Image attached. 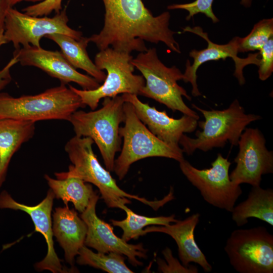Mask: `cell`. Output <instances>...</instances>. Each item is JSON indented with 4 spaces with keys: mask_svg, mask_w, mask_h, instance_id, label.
I'll use <instances>...</instances> for the list:
<instances>
[{
    "mask_svg": "<svg viewBox=\"0 0 273 273\" xmlns=\"http://www.w3.org/2000/svg\"><path fill=\"white\" fill-rule=\"evenodd\" d=\"M105 8L104 24L98 34L88 37L100 51L110 46L130 53L148 49L144 40L163 42L171 50L180 53L174 38L176 33L169 28L170 13L166 11L154 16L142 0H102Z\"/></svg>",
    "mask_w": 273,
    "mask_h": 273,
    "instance_id": "1",
    "label": "cell"
},
{
    "mask_svg": "<svg viewBox=\"0 0 273 273\" xmlns=\"http://www.w3.org/2000/svg\"><path fill=\"white\" fill-rule=\"evenodd\" d=\"M94 142L89 137H79L75 135L65 146V150L72 163L67 172H56L57 179L77 177L96 186L107 206L109 208L123 209L126 204L131 203L129 199H134L157 210L173 199L169 193L162 199L149 201L146 198L126 193L120 189L110 171L100 163L95 154L93 145Z\"/></svg>",
    "mask_w": 273,
    "mask_h": 273,
    "instance_id": "2",
    "label": "cell"
},
{
    "mask_svg": "<svg viewBox=\"0 0 273 273\" xmlns=\"http://www.w3.org/2000/svg\"><path fill=\"white\" fill-rule=\"evenodd\" d=\"M85 106L66 84L49 88L35 95L13 97L0 93V118L35 122L47 120H69L72 114Z\"/></svg>",
    "mask_w": 273,
    "mask_h": 273,
    "instance_id": "3",
    "label": "cell"
},
{
    "mask_svg": "<svg viewBox=\"0 0 273 273\" xmlns=\"http://www.w3.org/2000/svg\"><path fill=\"white\" fill-rule=\"evenodd\" d=\"M124 102L122 95L105 98L100 109L90 112L77 110L69 120L75 135L89 137L96 144L109 171H113L116 153L121 149L119 129L125 119Z\"/></svg>",
    "mask_w": 273,
    "mask_h": 273,
    "instance_id": "4",
    "label": "cell"
},
{
    "mask_svg": "<svg viewBox=\"0 0 273 273\" xmlns=\"http://www.w3.org/2000/svg\"><path fill=\"white\" fill-rule=\"evenodd\" d=\"M192 107L200 112L204 121H198L202 130H197L196 138H192L184 134L179 142L183 152L190 155L196 150L207 152L214 148L223 147L229 142L238 146L241 135L246 126L252 122L262 119L261 116L246 114L244 108L238 100L222 110H204L195 104Z\"/></svg>",
    "mask_w": 273,
    "mask_h": 273,
    "instance_id": "5",
    "label": "cell"
},
{
    "mask_svg": "<svg viewBox=\"0 0 273 273\" xmlns=\"http://www.w3.org/2000/svg\"><path fill=\"white\" fill-rule=\"evenodd\" d=\"M131 63L142 74L146 84L139 95L152 99L173 112L178 111L199 120L198 114L184 102L183 97L191 100L187 91L178 85L183 73L176 66H166L158 58L156 49L141 52Z\"/></svg>",
    "mask_w": 273,
    "mask_h": 273,
    "instance_id": "6",
    "label": "cell"
},
{
    "mask_svg": "<svg viewBox=\"0 0 273 273\" xmlns=\"http://www.w3.org/2000/svg\"><path fill=\"white\" fill-rule=\"evenodd\" d=\"M123 108L124 125L119 129L123 145L113 170L119 180L124 178L132 164L141 159L161 157L179 162L184 158L181 149L168 146L150 131L138 118L132 104L125 102Z\"/></svg>",
    "mask_w": 273,
    "mask_h": 273,
    "instance_id": "7",
    "label": "cell"
},
{
    "mask_svg": "<svg viewBox=\"0 0 273 273\" xmlns=\"http://www.w3.org/2000/svg\"><path fill=\"white\" fill-rule=\"evenodd\" d=\"M132 59L130 53L110 47L100 51L95 56L94 63L99 69L107 72L103 84L93 90L79 89L71 85L69 87L92 110L97 108L103 98H113L120 94L139 95L145 84V80L142 75L133 74Z\"/></svg>",
    "mask_w": 273,
    "mask_h": 273,
    "instance_id": "8",
    "label": "cell"
},
{
    "mask_svg": "<svg viewBox=\"0 0 273 273\" xmlns=\"http://www.w3.org/2000/svg\"><path fill=\"white\" fill-rule=\"evenodd\" d=\"M224 251L239 273L273 272V235L265 227L234 230Z\"/></svg>",
    "mask_w": 273,
    "mask_h": 273,
    "instance_id": "9",
    "label": "cell"
},
{
    "mask_svg": "<svg viewBox=\"0 0 273 273\" xmlns=\"http://www.w3.org/2000/svg\"><path fill=\"white\" fill-rule=\"evenodd\" d=\"M188 180L200 192L204 200L216 208L231 212L242 194L240 185L230 178L231 163L218 153L209 168L199 169L184 158L178 162Z\"/></svg>",
    "mask_w": 273,
    "mask_h": 273,
    "instance_id": "10",
    "label": "cell"
},
{
    "mask_svg": "<svg viewBox=\"0 0 273 273\" xmlns=\"http://www.w3.org/2000/svg\"><path fill=\"white\" fill-rule=\"evenodd\" d=\"M66 7L53 17L34 16L10 8L5 20L4 35L15 49L28 46L40 47L43 37L53 34H62L79 40L82 32L70 28Z\"/></svg>",
    "mask_w": 273,
    "mask_h": 273,
    "instance_id": "11",
    "label": "cell"
},
{
    "mask_svg": "<svg viewBox=\"0 0 273 273\" xmlns=\"http://www.w3.org/2000/svg\"><path fill=\"white\" fill-rule=\"evenodd\" d=\"M265 143L258 129H244L238 144V153L234 159L236 166L230 174L233 182L260 186L262 176L273 173V153L267 150Z\"/></svg>",
    "mask_w": 273,
    "mask_h": 273,
    "instance_id": "12",
    "label": "cell"
},
{
    "mask_svg": "<svg viewBox=\"0 0 273 273\" xmlns=\"http://www.w3.org/2000/svg\"><path fill=\"white\" fill-rule=\"evenodd\" d=\"M184 32H189L200 36L207 42L206 49L201 50H192L189 55L194 62L190 64L188 60L186 64V70L183 73V80L186 83L190 82L192 85V94L194 97L201 95L197 83L196 72L202 64L209 61L220 59L225 60L227 58H231L235 65L234 75L237 78L239 84L243 85L245 82L243 75V69L249 64L258 65L260 59L259 53L249 54L246 58H241L238 56L239 37H234L229 43L224 44H218L211 41L207 33L204 32L202 28L199 26L190 27L187 26L183 28Z\"/></svg>",
    "mask_w": 273,
    "mask_h": 273,
    "instance_id": "13",
    "label": "cell"
},
{
    "mask_svg": "<svg viewBox=\"0 0 273 273\" xmlns=\"http://www.w3.org/2000/svg\"><path fill=\"white\" fill-rule=\"evenodd\" d=\"M99 195L95 192L89 203L81 214V218L87 226V233L84 245L96 249L98 252H115L126 256L134 266L142 265V262L137 257H147V250L142 243L128 244L118 237L113 232V227L101 219L97 215L96 207Z\"/></svg>",
    "mask_w": 273,
    "mask_h": 273,
    "instance_id": "14",
    "label": "cell"
},
{
    "mask_svg": "<svg viewBox=\"0 0 273 273\" xmlns=\"http://www.w3.org/2000/svg\"><path fill=\"white\" fill-rule=\"evenodd\" d=\"M22 66L37 67L51 77L66 84L73 82L83 89L93 90L100 86V83L90 75L76 70L66 59L61 52L50 51L28 46L15 49L13 53Z\"/></svg>",
    "mask_w": 273,
    "mask_h": 273,
    "instance_id": "15",
    "label": "cell"
},
{
    "mask_svg": "<svg viewBox=\"0 0 273 273\" xmlns=\"http://www.w3.org/2000/svg\"><path fill=\"white\" fill-rule=\"evenodd\" d=\"M55 194L50 189L46 198L35 206H28L16 201L6 191L0 194V209H11L21 210L31 217L35 226V231L44 237L47 244L46 257L35 264V268L39 271L48 270L53 273L66 272L61 263L54 249L53 232L51 218Z\"/></svg>",
    "mask_w": 273,
    "mask_h": 273,
    "instance_id": "16",
    "label": "cell"
},
{
    "mask_svg": "<svg viewBox=\"0 0 273 273\" xmlns=\"http://www.w3.org/2000/svg\"><path fill=\"white\" fill-rule=\"evenodd\" d=\"M137 96L122 95L125 102L132 104L138 118L153 134L168 146L181 149L179 146L180 138L185 133L193 132L198 126V120L185 114L179 119L170 117L165 111H159L142 102Z\"/></svg>",
    "mask_w": 273,
    "mask_h": 273,
    "instance_id": "17",
    "label": "cell"
},
{
    "mask_svg": "<svg viewBox=\"0 0 273 273\" xmlns=\"http://www.w3.org/2000/svg\"><path fill=\"white\" fill-rule=\"evenodd\" d=\"M200 217L199 213H194L184 220H178L173 224L148 226L144 231L146 234L159 232L169 235L177 245L178 256L183 265L189 266L190 263L194 262L199 264L205 272H209L212 267L195 239L194 232Z\"/></svg>",
    "mask_w": 273,
    "mask_h": 273,
    "instance_id": "18",
    "label": "cell"
},
{
    "mask_svg": "<svg viewBox=\"0 0 273 273\" xmlns=\"http://www.w3.org/2000/svg\"><path fill=\"white\" fill-rule=\"evenodd\" d=\"M53 235L64 249L66 261L73 267L75 257L84 245L87 226L68 205L57 207L53 214Z\"/></svg>",
    "mask_w": 273,
    "mask_h": 273,
    "instance_id": "19",
    "label": "cell"
},
{
    "mask_svg": "<svg viewBox=\"0 0 273 273\" xmlns=\"http://www.w3.org/2000/svg\"><path fill=\"white\" fill-rule=\"evenodd\" d=\"M35 123L0 118V188L6 180L13 156L34 135Z\"/></svg>",
    "mask_w": 273,
    "mask_h": 273,
    "instance_id": "20",
    "label": "cell"
},
{
    "mask_svg": "<svg viewBox=\"0 0 273 273\" xmlns=\"http://www.w3.org/2000/svg\"><path fill=\"white\" fill-rule=\"evenodd\" d=\"M232 218L238 226L247 223L250 218L260 219L273 225V190L252 187L247 198L232 212Z\"/></svg>",
    "mask_w": 273,
    "mask_h": 273,
    "instance_id": "21",
    "label": "cell"
},
{
    "mask_svg": "<svg viewBox=\"0 0 273 273\" xmlns=\"http://www.w3.org/2000/svg\"><path fill=\"white\" fill-rule=\"evenodd\" d=\"M44 37L59 46L64 57L74 68L83 70L99 83L104 81L106 73L97 67L87 53L86 47L89 42L88 37H82L77 40L58 33L48 35Z\"/></svg>",
    "mask_w": 273,
    "mask_h": 273,
    "instance_id": "22",
    "label": "cell"
},
{
    "mask_svg": "<svg viewBox=\"0 0 273 273\" xmlns=\"http://www.w3.org/2000/svg\"><path fill=\"white\" fill-rule=\"evenodd\" d=\"M44 178L57 199H61L65 205L72 203L81 213L85 210L94 193L90 185L77 177L54 179L45 174Z\"/></svg>",
    "mask_w": 273,
    "mask_h": 273,
    "instance_id": "23",
    "label": "cell"
},
{
    "mask_svg": "<svg viewBox=\"0 0 273 273\" xmlns=\"http://www.w3.org/2000/svg\"><path fill=\"white\" fill-rule=\"evenodd\" d=\"M123 210L126 214L124 219H111L110 221L113 225L122 229L123 234L121 238L127 242L146 235L143 228L149 225H167L171 222L175 223L178 220L175 219L174 214L169 216L147 217L135 213L126 206Z\"/></svg>",
    "mask_w": 273,
    "mask_h": 273,
    "instance_id": "24",
    "label": "cell"
},
{
    "mask_svg": "<svg viewBox=\"0 0 273 273\" xmlns=\"http://www.w3.org/2000/svg\"><path fill=\"white\" fill-rule=\"evenodd\" d=\"M95 253L83 245L78 252L77 263L80 265H88L101 269L109 273H132L125 263L123 255L109 252Z\"/></svg>",
    "mask_w": 273,
    "mask_h": 273,
    "instance_id": "25",
    "label": "cell"
},
{
    "mask_svg": "<svg viewBox=\"0 0 273 273\" xmlns=\"http://www.w3.org/2000/svg\"><path fill=\"white\" fill-rule=\"evenodd\" d=\"M273 37V19H264L254 25L250 33L240 38L239 52L260 50Z\"/></svg>",
    "mask_w": 273,
    "mask_h": 273,
    "instance_id": "26",
    "label": "cell"
},
{
    "mask_svg": "<svg viewBox=\"0 0 273 273\" xmlns=\"http://www.w3.org/2000/svg\"><path fill=\"white\" fill-rule=\"evenodd\" d=\"M164 260L158 258L157 263L159 271L163 273L181 272L197 273L198 269L196 266L190 265L185 266L180 263L177 259L175 258L171 249L166 247L162 251Z\"/></svg>",
    "mask_w": 273,
    "mask_h": 273,
    "instance_id": "27",
    "label": "cell"
},
{
    "mask_svg": "<svg viewBox=\"0 0 273 273\" xmlns=\"http://www.w3.org/2000/svg\"><path fill=\"white\" fill-rule=\"evenodd\" d=\"M261 56L258 64L259 78L266 80L273 71V37H271L259 50Z\"/></svg>",
    "mask_w": 273,
    "mask_h": 273,
    "instance_id": "28",
    "label": "cell"
},
{
    "mask_svg": "<svg viewBox=\"0 0 273 273\" xmlns=\"http://www.w3.org/2000/svg\"><path fill=\"white\" fill-rule=\"evenodd\" d=\"M63 0H43L23 9L22 11L34 16H47L53 12L59 13L62 8Z\"/></svg>",
    "mask_w": 273,
    "mask_h": 273,
    "instance_id": "29",
    "label": "cell"
},
{
    "mask_svg": "<svg viewBox=\"0 0 273 273\" xmlns=\"http://www.w3.org/2000/svg\"><path fill=\"white\" fill-rule=\"evenodd\" d=\"M18 63V61L15 56H13V58L7 63V64L0 70V90L4 89L12 80L11 75V69L16 64Z\"/></svg>",
    "mask_w": 273,
    "mask_h": 273,
    "instance_id": "30",
    "label": "cell"
},
{
    "mask_svg": "<svg viewBox=\"0 0 273 273\" xmlns=\"http://www.w3.org/2000/svg\"><path fill=\"white\" fill-rule=\"evenodd\" d=\"M11 7L6 0H0V31H4L6 14Z\"/></svg>",
    "mask_w": 273,
    "mask_h": 273,
    "instance_id": "31",
    "label": "cell"
},
{
    "mask_svg": "<svg viewBox=\"0 0 273 273\" xmlns=\"http://www.w3.org/2000/svg\"><path fill=\"white\" fill-rule=\"evenodd\" d=\"M6 1L7 2V3L9 4V5L11 7H13V6H15V5L18 3L23 2H32V3H34L35 4V3H39L41 1H43V0H6Z\"/></svg>",
    "mask_w": 273,
    "mask_h": 273,
    "instance_id": "32",
    "label": "cell"
},
{
    "mask_svg": "<svg viewBox=\"0 0 273 273\" xmlns=\"http://www.w3.org/2000/svg\"><path fill=\"white\" fill-rule=\"evenodd\" d=\"M8 42L4 35V31H0V47L5 44L7 43Z\"/></svg>",
    "mask_w": 273,
    "mask_h": 273,
    "instance_id": "33",
    "label": "cell"
},
{
    "mask_svg": "<svg viewBox=\"0 0 273 273\" xmlns=\"http://www.w3.org/2000/svg\"><path fill=\"white\" fill-rule=\"evenodd\" d=\"M240 3L244 7L248 8L251 6L252 0H241Z\"/></svg>",
    "mask_w": 273,
    "mask_h": 273,
    "instance_id": "34",
    "label": "cell"
}]
</instances>
